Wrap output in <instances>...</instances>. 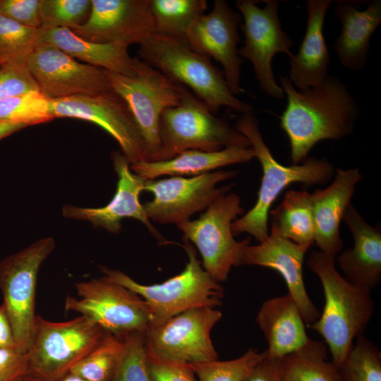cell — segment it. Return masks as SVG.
<instances>
[{
	"label": "cell",
	"instance_id": "obj_1",
	"mask_svg": "<svg viewBox=\"0 0 381 381\" xmlns=\"http://www.w3.org/2000/svg\"><path fill=\"white\" fill-rule=\"evenodd\" d=\"M279 78L287 97L280 126L289 140L292 165L303 162L320 141L340 140L353 132L360 109L337 77L328 75L320 85L301 90L288 77Z\"/></svg>",
	"mask_w": 381,
	"mask_h": 381
},
{
	"label": "cell",
	"instance_id": "obj_2",
	"mask_svg": "<svg viewBox=\"0 0 381 381\" xmlns=\"http://www.w3.org/2000/svg\"><path fill=\"white\" fill-rule=\"evenodd\" d=\"M335 256L313 251L307 267L319 278L325 296V306L319 318L308 327L325 339L332 361L339 366L356 338L363 334L375 308L371 291L347 281L337 270Z\"/></svg>",
	"mask_w": 381,
	"mask_h": 381
},
{
	"label": "cell",
	"instance_id": "obj_3",
	"mask_svg": "<svg viewBox=\"0 0 381 381\" xmlns=\"http://www.w3.org/2000/svg\"><path fill=\"white\" fill-rule=\"evenodd\" d=\"M249 141L262 169V177L254 206L231 224L234 236L248 233L262 242L268 236L270 209L281 192L293 183L320 185L331 180L334 168L327 159L306 158L302 164L284 166L273 157L263 140L258 121L253 113L242 114L235 127Z\"/></svg>",
	"mask_w": 381,
	"mask_h": 381
},
{
	"label": "cell",
	"instance_id": "obj_4",
	"mask_svg": "<svg viewBox=\"0 0 381 381\" xmlns=\"http://www.w3.org/2000/svg\"><path fill=\"white\" fill-rule=\"evenodd\" d=\"M138 45L139 59L190 88L213 114L223 107L241 114L253 113L250 104L231 92L223 71L213 66L210 57L193 50L185 42L153 33Z\"/></svg>",
	"mask_w": 381,
	"mask_h": 381
},
{
	"label": "cell",
	"instance_id": "obj_5",
	"mask_svg": "<svg viewBox=\"0 0 381 381\" xmlns=\"http://www.w3.org/2000/svg\"><path fill=\"white\" fill-rule=\"evenodd\" d=\"M183 247L188 257L184 270L162 283L142 284L120 270L104 266H99L103 274L101 278L121 285L143 298L151 310L150 326L190 309L221 306L223 287L202 267L193 244L183 240Z\"/></svg>",
	"mask_w": 381,
	"mask_h": 381
},
{
	"label": "cell",
	"instance_id": "obj_6",
	"mask_svg": "<svg viewBox=\"0 0 381 381\" xmlns=\"http://www.w3.org/2000/svg\"><path fill=\"white\" fill-rule=\"evenodd\" d=\"M159 136L156 162L171 159L188 150L215 152L231 146L250 147L243 134L213 114L187 87L177 106L162 111Z\"/></svg>",
	"mask_w": 381,
	"mask_h": 381
},
{
	"label": "cell",
	"instance_id": "obj_7",
	"mask_svg": "<svg viewBox=\"0 0 381 381\" xmlns=\"http://www.w3.org/2000/svg\"><path fill=\"white\" fill-rule=\"evenodd\" d=\"M107 332L80 315L52 322L37 315L28 351L29 374L43 381H56L87 355Z\"/></svg>",
	"mask_w": 381,
	"mask_h": 381
},
{
	"label": "cell",
	"instance_id": "obj_8",
	"mask_svg": "<svg viewBox=\"0 0 381 381\" xmlns=\"http://www.w3.org/2000/svg\"><path fill=\"white\" fill-rule=\"evenodd\" d=\"M134 73L127 76L104 70L111 88L128 105L150 154L155 161L159 149V124L162 111L177 106L186 87L133 57Z\"/></svg>",
	"mask_w": 381,
	"mask_h": 381
},
{
	"label": "cell",
	"instance_id": "obj_9",
	"mask_svg": "<svg viewBox=\"0 0 381 381\" xmlns=\"http://www.w3.org/2000/svg\"><path fill=\"white\" fill-rule=\"evenodd\" d=\"M227 193L217 197L197 219L177 224L183 240L195 246L202 267L219 284L227 279L233 266H238L243 248L250 242V236L241 241L234 239L231 224L244 210L240 197Z\"/></svg>",
	"mask_w": 381,
	"mask_h": 381
},
{
	"label": "cell",
	"instance_id": "obj_10",
	"mask_svg": "<svg viewBox=\"0 0 381 381\" xmlns=\"http://www.w3.org/2000/svg\"><path fill=\"white\" fill-rule=\"evenodd\" d=\"M55 248L46 237L0 262V290L16 346L28 351L35 326V294L39 270Z\"/></svg>",
	"mask_w": 381,
	"mask_h": 381
},
{
	"label": "cell",
	"instance_id": "obj_11",
	"mask_svg": "<svg viewBox=\"0 0 381 381\" xmlns=\"http://www.w3.org/2000/svg\"><path fill=\"white\" fill-rule=\"evenodd\" d=\"M77 297L67 296L65 310L84 315L107 332L123 337L144 334L152 320L143 298L131 290L102 278L77 282Z\"/></svg>",
	"mask_w": 381,
	"mask_h": 381
},
{
	"label": "cell",
	"instance_id": "obj_12",
	"mask_svg": "<svg viewBox=\"0 0 381 381\" xmlns=\"http://www.w3.org/2000/svg\"><path fill=\"white\" fill-rule=\"evenodd\" d=\"M222 318L215 308L202 307L150 326L143 334L147 357L189 365L217 360L210 333Z\"/></svg>",
	"mask_w": 381,
	"mask_h": 381
},
{
	"label": "cell",
	"instance_id": "obj_13",
	"mask_svg": "<svg viewBox=\"0 0 381 381\" xmlns=\"http://www.w3.org/2000/svg\"><path fill=\"white\" fill-rule=\"evenodd\" d=\"M263 8L252 0H238L235 5L239 11L243 23L241 29L244 35V45L238 49L241 58L248 59L253 67L260 89L274 99L284 97L283 89L277 83L272 62L278 53L293 54L291 47L294 42L282 30L279 18L277 0H265Z\"/></svg>",
	"mask_w": 381,
	"mask_h": 381
},
{
	"label": "cell",
	"instance_id": "obj_14",
	"mask_svg": "<svg viewBox=\"0 0 381 381\" xmlns=\"http://www.w3.org/2000/svg\"><path fill=\"white\" fill-rule=\"evenodd\" d=\"M54 118H73L97 124L119 145L129 164L150 161V154L126 102L113 89L95 95L49 99Z\"/></svg>",
	"mask_w": 381,
	"mask_h": 381
},
{
	"label": "cell",
	"instance_id": "obj_15",
	"mask_svg": "<svg viewBox=\"0 0 381 381\" xmlns=\"http://www.w3.org/2000/svg\"><path fill=\"white\" fill-rule=\"evenodd\" d=\"M235 171H217L189 178L171 176L145 180L144 190L153 194L143 205L147 218L160 224H179L207 207L231 186L217 184L234 177Z\"/></svg>",
	"mask_w": 381,
	"mask_h": 381
},
{
	"label": "cell",
	"instance_id": "obj_16",
	"mask_svg": "<svg viewBox=\"0 0 381 381\" xmlns=\"http://www.w3.org/2000/svg\"><path fill=\"white\" fill-rule=\"evenodd\" d=\"M27 66L49 99L95 95L112 89L104 69L78 62L54 46L38 44Z\"/></svg>",
	"mask_w": 381,
	"mask_h": 381
},
{
	"label": "cell",
	"instance_id": "obj_17",
	"mask_svg": "<svg viewBox=\"0 0 381 381\" xmlns=\"http://www.w3.org/2000/svg\"><path fill=\"white\" fill-rule=\"evenodd\" d=\"M242 18L224 0H215L207 14L198 18L188 29L184 42L201 54L213 57L223 67L225 80L236 95L243 90L240 85L243 59L238 55V26Z\"/></svg>",
	"mask_w": 381,
	"mask_h": 381
},
{
	"label": "cell",
	"instance_id": "obj_18",
	"mask_svg": "<svg viewBox=\"0 0 381 381\" xmlns=\"http://www.w3.org/2000/svg\"><path fill=\"white\" fill-rule=\"evenodd\" d=\"M71 30L92 42L140 44L155 32L150 0H91L88 18Z\"/></svg>",
	"mask_w": 381,
	"mask_h": 381
},
{
	"label": "cell",
	"instance_id": "obj_19",
	"mask_svg": "<svg viewBox=\"0 0 381 381\" xmlns=\"http://www.w3.org/2000/svg\"><path fill=\"white\" fill-rule=\"evenodd\" d=\"M310 246L270 234L258 245L246 244L241 250L238 263V266L258 265L277 271L286 282L287 293L296 303L308 327L320 315L308 294L303 278L304 256Z\"/></svg>",
	"mask_w": 381,
	"mask_h": 381
},
{
	"label": "cell",
	"instance_id": "obj_20",
	"mask_svg": "<svg viewBox=\"0 0 381 381\" xmlns=\"http://www.w3.org/2000/svg\"><path fill=\"white\" fill-rule=\"evenodd\" d=\"M115 171L118 176L116 192L108 204L100 207H83L73 205L63 207L66 219L87 221L93 226L117 234L121 229V221L133 218L140 221L157 238H162L147 218L140 195L144 190L145 180L133 174L126 158L119 152L112 153Z\"/></svg>",
	"mask_w": 381,
	"mask_h": 381
},
{
	"label": "cell",
	"instance_id": "obj_21",
	"mask_svg": "<svg viewBox=\"0 0 381 381\" xmlns=\"http://www.w3.org/2000/svg\"><path fill=\"white\" fill-rule=\"evenodd\" d=\"M362 179L358 168H337L332 183L310 193L315 238L320 251L336 256L343 248L339 226L343 214Z\"/></svg>",
	"mask_w": 381,
	"mask_h": 381
},
{
	"label": "cell",
	"instance_id": "obj_22",
	"mask_svg": "<svg viewBox=\"0 0 381 381\" xmlns=\"http://www.w3.org/2000/svg\"><path fill=\"white\" fill-rule=\"evenodd\" d=\"M353 246L341 252L337 262L350 283L372 291L381 281V232L367 223L350 202L343 214Z\"/></svg>",
	"mask_w": 381,
	"mask_h": 381
},
{
	"label": "cell",
	"instance_id": "obj_23",
	"mask_svg": "<svg viewBox=\"0 0 381 381\" xmlns=\"http://www.w3.org/2000/svg\"><path fill=\"white\" fill-rule=\"evenodd\" d=\"M357 1H336L334 15L341 24L333 49L340 64L352 71L363 70L368 62L370 40L381 23V1L373 0L359 9Z\"/></svg>",
	"mask_w": 381,
	"mask_h": 381
},
{
	"label": "cell",
	"instance_id": "obj_24",
	"mask_svg": "<svg viewBox=\"0 0 381 381\" xmlns=\"http://www.w3.org/2000/svg\"><path fill=\"white\" fill-rule=\"evenodd\" d=\"M330 0L306 1V29L296 54L289 57L288 78L297 89L320 85L328 77L330 64L324 36V23Z\"/></svg>",
	"mask_w": 381,
	"mask_h": 381
},
{
	"label": "cell",
	"instance_id": "obj_25",
	"mask_svg": "<svg viewBox=\"0 0 381 381\" xmlns=\"http://www.w3.org/2000/svg\"><path fill=\"white\" fill-rule=\"evenodd\" d=\"M255 320L268 344L264 351L267 359H279L310 340L302 315L288 293L265 301Z\"/></svg>",
	"mask_w": 381,
	"mask_h": 381
},
{
	"label": "cell",
	"instance_id": "obj_26",
	"mask_svg": "<svg viewBox=\"0 0 381 381\" xmlns=\"http://www.w3.org/2000/svg\"><path fill=\"white\" fill-rule=\"evenodd\" d=\"M254 157L250 147L231 146L215 152L188 150L167 160L143 161L132 164L130 167L145 180L166 175L194 176L222 167L248 162Z\"/></svg>",
	"mask_w": 381,
	"mask_h": 381
},
{
	"label": "cell",
	"instance_id": "obj_27",
	"mask_svg": "<svg viewBox=\"0 0 381 381\" xmlns=\"http://www.w3.org/2000/svg\"><path fill=\"white\" fill-rule=\"evenodd\" d=\"M38 44L54 46L75 59L121 75L134 73L128 47L87 41L68 28L38 29Z\"/></svg>",
	"mask_w": 381,
	"mask_h": 381
},
{
	"label": "cell",
	"instance_id": "obj_28",
	"mask_svg": "<svg viewBox=\"0 0 381 381\" xmlns=\"http://www.w3.org/2000/svg\"><path fill=\"white\" fill-rule=\"evenodd\" d=\"M269 214L270 234L300 245L312 246L315 226L310 193L306 190H289L282 202Z\"/></svg>",
	"mask_w": 381,
	"mask_h": 381
},
{
	"label": "cell",
	"instance_id": "obj_29",
	"mask_svg": "<svg viewBox=\"0 0 381 381\" xmlns=\"http://www.w3.org/2000/svg\"><path fill=\"white\" fill-rule=\"evenodd\" d=\"M282 381H339L337 366L327 360V348L310 339L305 346L279 359Z\"/></svg>",
	"mask_w": 381,
	"mask_h": 381
},
{
	"label": "cell",
	"instance_id": "obj_30",
	"mask_svg": "<svg viewBox=\"0 0 381 381\" xmlns=\"http://www.w3.org/2000/svg\"><path fill=\"white\" fill-rule=\"evenodd\" d=\"M207 6L205 0H150L155 33L184 42L188 29Z\"/></svg>",
	"mask_w": 381,
	"mask_h": 381
},
{
	"label": "cell",
	"instance_id": "obj_31",
	"mask_svg": "<svg viewBox=\"0 0 381 381\" xmlns=\"http://www.w3.org/2000/svg\"><path fill=\"white\" fill-rule=\"evenodd\" d=\"M125 346L124 337L107 332L70 371L87 381H113L121 365Z\"/></svg>",
	"mask_w": 381,
	"mask_h": 381
},
{
	"label": "cell",
	"instance_id": "obj_32",
	"mask_svg": "<svg viewBox=\"0 0 381 381\" xmlns=\"http://www.w3.org/2000/svg\"><path fill=\"white\" fill-rule=\"evenodd\" d=\"M38 42V29L0 15V66H27Z\"/></svg>",
	"mask_w": 381,
	"mask_h": 381
},
{
	"label": "cell",
	"instance_id": "obj_33",
	"mask_svg": "<svg viewBox=\"0 0 381 381\" xmlns=\"http://www.w3.org/2000/svg\"><path fill=\"white\" fill-rule=\"evenodd\" d=\"M337 368L339 381H381L380 351L361 334Z\"/></svg>",
	"mask_w": 381,
	"mask_h": 381
},
{
	"label": "cell",
	"instance_id": "obj_34",
	"mask_svg": "<svg viewBox=\"0 0 381 381\" xmlns=\"http://www.w3.org/2000/svg\"><path fill=\"white\" fill-rule=\"evenodd\" d=\"M49 99L41 92H30L0 99V121L28 126L49 122Z\"/></svg>",
	"mask_w": 381,
	"mask_h": 381
},
{
	"label": "cell",
	"instance_id": "obj_35",
	"mask_svg": "<svg viewBox=\"0 0 381 381\" xmlns=\"http://www.w3.org/2000/svg\"><path fill=\"white\" fill-rule=\"evenodd\" d=\"M265 358V353L249 349L238 358L190 364L199 381H244L255 367Z\"/></svg>",
	"mask_w": 381,
	"mask_h": 381
},
{
	"label": "cell",
	"instance_id": "obj_36",
	"mask_svg": "<svg viewBox=\"0 0 381 381\" xmlns=\"http://www.w3.org/2000/svg\"><path fill=\"white\" fill-rule=\"evenodd\" d=\"M91 0H41L40 28H68L83 25L88 18Z\"/></svg>",
	"mask_w": 381,
	"mask_h": 381
},
{
	"label": "cell",
	"instance_id": "obj_37",
	"mask_svg": "<svg viewBox=\"0 0 381 381\" xmlns=\"http://www.w3.org/2000/svg\"><path fill=\"white\" fill-rule=\"evenodd\" d=\"M124 354L113 381H152L143 334L131 333L124 337Z\"/></svg>",
	"mask_w": 381,
	"mask_h": 381
},
{
	"label": "cell",
	"instance_id": "obj_38",
	"mask_svg": "<svg viewBox=\"0 0 381 381\" xmlns=\"http://www.w3.org/2000/svg\"><path fill=\"white\" fill-rule=\"evenodd\" d=\"M40 91L27 66H0V99Z\"/></svg>",
	"mask_w": 381,
	"mask_h": 381
},
{
	"label": "cell",
	"instance_id": "obj_39",
	"mask_svg": "<svg viewBox=\"0 0 381 381\" xmlns=\"http://www.w3.org/2000/svg\"><path fill=\"white\" fill-rule=\"evenodd\" d=\"M41 0H0V15L24 26L41 27Z\"/></svg>",
	"mask_w": 381,
	"mask_h": 381
},
{
	"label": "cell",
	"instance_id": "obj_40",
	"mask_svg": "<svg viewBox=\"0 0 381 381\" xmlns=\"http://www.w3.org/2000/svg\"><path fill=\"white\" fill-rule=\"evenodd\" d=\"M29 374L27 351L18 346L0 347V381H18Z\"/></svg>",
	"mask_w": 381,
	"mask_h": 381
},
{
	"label": "cell",
	"instance_id": "obj_41",
	"mask_svg": "<svg viewBox=\"0 0 381 381\" xmlns=\"http://www.w3.org/2000/svg\"><path fill=\"white\" fill-rule=\"evenodd\" d=\"M147 368L152 381H199L189 364L147 358Z\"/></svg>",
	"mask_w": 381,
	"mask_h": 381
},
{
	"label": "cell",
	"instance_id": "obj_42",
	"mask_svg": "<svg viewBox=\"0 0 381 381\" xmlns=\"http://www.w3.org/2000/svg\"><path fill=\"white\" fill-rule=\"evenodd\" d=\"M244 381H282L279 359H267L265 357Z\"/></svg>",
	"mask_w": 381,
	"mask_h": 381
},
{
	"label": "cell",
	"instance_id": "obj_43",
	"mask_svg": "<svg viewBox=\"0 0 381 381\" xmlns=\"http://www.w3.org/2000/svg\"><path fill=\"white\" fill-rule=\"evenodd\" d=\"M11 325L4 306L0 305V347H16Z\"/></svg>",
	"mask_w": 381,
	"mask_h": 381
},
{
	"label": "cell",
	"instance_id": "obj_44",
	"mask_svg": "<svg viewBox=\"0 0 381 381\" xmlns=\"http://www.w3.org/2000/svg\"><path fill=\"white\" fill-rule=\"evenodd\" d=\"M25 127L20 123L0 121V140Z\"/></svg>",
	"mask_w": 381,
	"mask_h": 381
},
{
	"label": "cell",
	"instance_id": "obj_45",
	"mask_svg": "<svg viewBox=\"0 0 381 381\" xmlns=\"http://www.w3.org/2000/svg\"><path fill=\"white\" fill-rule=\"evenodd\" d=\"M56 381H87L82 377L69 371Z\"/></svg>",
	"mask_w": 381,
	"mask_h": 381
},
{
	"label": "cell",
	"instance_id": "obj_46",
	"mask_svg": "<svg viewBox=\"0 0 381 381\" xmlns=\"http://www.w3.org/2000/svg\"><path fill=\"white\" fill-rule=\"evenodd\" d=\"M18 381H43V380L31 374H28L22 377Z\"/></svg>",
	"mask_w": 381,
	"mask_h": 381
}]
</instances>
